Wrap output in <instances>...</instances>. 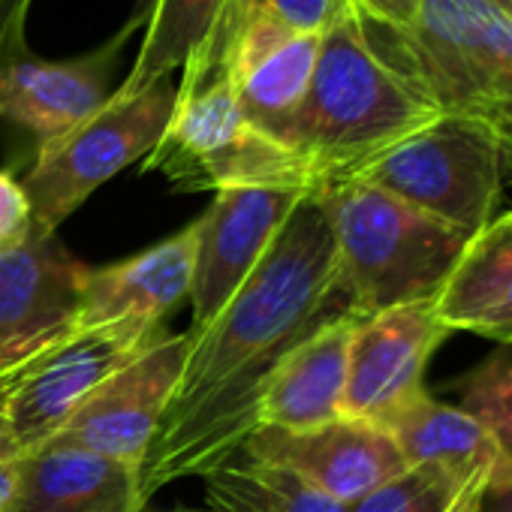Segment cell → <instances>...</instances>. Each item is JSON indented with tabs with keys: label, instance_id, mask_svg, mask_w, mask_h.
<instances>
[{
	"label": "cell",
	"instance_id": "cell-1",
	"mask_svg": "<svg viewBox=\"0 0 512 512\" xmlns=\"http://www.w3.org/2000/svg\"><path fill=\"white\" fill-rule=\"evenodd\" d=\"M341 314L353 311L338 290L335 238L308 193L229 305L202 332L190 329L181 380L139 467L142 503L235 458L260 428V398L281 359Z\"/></svg>",
	"mask_w": 512,
	"mask_h": 512
},
{
	"label": "cell",
	"instance_id": "cell-2",
	"mask_svg": "<svg viewBox=\"0 0 512 512\" xmlns=\"http://www.w3.org/2000/svg\"><path fill=\"white\" fill-rule=\"evenodd\" d=\"M374 55L440 115L485 127L512 184V13L485 0H422L407 28L356 13Z\"/></svg>",
	"mask_w": 512,
	"mask_h": 512
},
{
	"label": "cell",
	"instance_id": "cell-3",
	"mask_svg": "<svg viewBox=\"0 0 512 512\" xmlns=\"http://www.w3.org/2000/svg\"><path fill=\"white\" fill-rule=\"evenodd\" d=\"M437 118L440 112L374 55L353 10L323 34L308 97L284 145L302 160L314 193L359 178Z\"/></svg>",
	"mask_w": 512,
	"mask_h": 512
},
{
	"label": "cell",
	"instance_id": "cell-4",
	"mask_svg": "<svg viewBox=\"0 0 512 512\" xmlns=\"http://www.w3.org/2000/svg\"><path fill=\"white\" fill-rule=\"evenodd\" d=\"M311 196L335 238L338 290L359 317L437 302L470 244V235L362 178Z\"/></svg>",
	"mask_w": 512,
	"mask_h": 512
},
{
	"label": "cell",
	"instance_id": "cell-5",
	"mask_svg": "<svg viewBox=\"0 0 512 512\" xmlns=\"http://www.w3.org/2000/svg\"><path fill=\"white\" fill-rule=\"evenodd\" d=\"M142 172L163 175L175 190L284 187L311 193L296 151L244 118L226 79L175 97L172 118L142 160Z\"/></svg>",
	"mask_w": 512,
	"mask_h": 512
},
{
	"label": "cell",
	"instance_id": "cell-6",
	"mask_svg": "<svg viewBox=\"0 0 512 512\" xmlns=\"http://www.w3.org/2000/svg\"><path fill=\"white\" fill-rule=\"evenodd\" d=\"M163 335V323L139 317L67 332L0 374V428L25 458L49 443L112 374Z\"/></svg>",
	"mask_w": 512,
	"mask_h": 512
},
{
	"label": "cell",
	"instance_id": "cell-7",
	"mask_svg": "<svg viewBox=\"0 0 512 512\" xmlns=\"http://www.w3.org/2000/svg\"><path fill=\"white\" fill-rule=\"evenodd\" d=\"M175 97L178 85L172 76L142 94L109 97L88 121L40 145L31 172L22 178L34 211V232L55 235L100 184L145 160L172 118Z\"/></svg>",
	"mask_w": 512,
	"mask_h": 512
},
{
	"label": "cell",
	"instance_id": "cell-8",
	"mask_svg": "<svg viewBox=\"0 0 512 512\" xmlns=\"http://www.w3.org/2000/svg\"><path fill=\"white\" fill-rule=\"evenodd\" d=\"M359 178L470 238L497 217L506 187L491 133L455 115H440Z\"/></svg>",
	"mask_w": 512,
	"mask_h": 512
},
{
	"label": "cell",
	"instance_id": "cell-9",
	"mask_svg": "<svg viewBox=\"0 0 512 512\" xmlns=\"http://www.w3.org/2000/svg\"><path fill=\"white\" fill-rule=\"evenodd\" d=\"M452 335L437 302L389 308L356 323L341 416L386 425L425 395V371Z\"/></svg>",
	"mask_w": 512,
	"mask_h": 512
},
{
	"label": "cell",
	"instance_id": "cell-10",
	"mask_svg": "<svg viewBox=\"0 0 512 512\" xmlns=\"http://www.w3.org/2000/svg\"><path fill=\"white\" fill-rule=\"evenodd\" d=\"M145 19L148 10L133 16L106 46L79 58L46 61L31 46L0 58V124L28 130L40 148L88 121L115 94L112 79L121 52Z\"/></svg>",
	"mask_w": 512,
	"mask_h": 512
},
{
	"label": "cell",
	"instance_id": "cell-11",
	"mask_svg": "<svg viewBox=\"0 0 512 512\" xmlns=\"http://www.w3.org/2000/svg\"><path fill=\"white\" fill-rule=\"evenodd\" d=\"M190 341V329L181 335L166 332L127 368L112 374L52 440L91 449L139 470L181 380Z\"/></svg>",
	"mask_w": 512,
	"mask_h": 512
},
{
	"label": "cell",
	"instance_id": "cell-12",
	"mask_svg": "<svg viewBox=\"0 0 512 512\" xmlns=\"http://www.w3.org/2000/svg\"><path fill=\"white\" fill-rule=\"evenodd\" d=\"M308 193L284 187H229L217 190L196 217V269L190 287L193 323L202 332L260 266L266 250Z\"/></svg>",
	"mask_w": 512,
	"mask_h": 512
},
{
	"label": "cell",
	"instance_id": "cell-13",
	"mask_svg": "<svg viewBox=\"0 0 512 512\" xmlns=\"http://www.w3.org/2000/svg\"><path fill=\"white\" fill-rule=\"evenodd\" d=\"M238 455L278 464L344 506L407 470L398 443L383 425L347 416L308 431L256 428Z\"/></svg>",
	"mask_w": 512,
	"mask_h": 512
},
{
	"label": "cell",
	"instance_id": "cell-14",
	"mask_svg": "<svg viewBox=\"0 0 512 512\" xmlns=\"http://www.w3.org/2000/svg\"><path fill=\"white\" fill-rule=\"evenodd\" d=\"M85 269L58 235L0 253V374L76 329Z\"/></svg>",
	"mask_w": 512,
	"mask_h": 512
},
{
	"label": "cell",
	"instance_id": "cell-15",
	"mask_svg": "<svg viewBox=\"0 0 512 512\" xmlns=\"http://www.w3.org/2000/svg\"><path fill=\"white\" fill-rule=\"evenodd\" d=\"M320 46L323 34L253 22L223 55L220 79L229 82L244 118L281 145L308 97Z\"/></svg>",
	"mask_w": 512,
	"mask_h": 512
},
{
	"label": "cell",
	"instance_id": "cell-16",
	"mask_svg": "<svg viewBox=\"0 0 512 512\" xmlns=\"http://www.w3.org/2000/svg\"><path fill=\"white\" fill-rule=\"evenodd\" d=\"M196 220L160 244L130 256V260L85 269L76 329H94L118 320L163 323L184 299H190L196 269Z\"/></svg>",
	"mask_w": 512,
	"mask_h": 512
},
{
	"label": "cell",
	"instance_id": "cell-17",
	"mask_svg": "<svg viewBox=\"0 0 512 512\" xmlns=\"http://www.w3.org/2000/svg\"><path fill=\"white\" fill-rule=\"evenodd\" d=\"M359 320L341 314L281 359L260 398V428L308 431L341 419L350 341Z\"/></svg>",
	"mask_w": 512,
	"mask_h": 512
},
{
	"label": "cell",
	"instance_id": "cell-18",
	"mask_svg": "<svg viewBox=\"0 0 512 512\" xmlns=\"http://www.w3.org/2000/svg\"><path fill=\"white\" fill-rule=\"evenodd\" d=\"M139 470L91 449L49 440L28 452L10 512H142Z\"/></svg>",
	"mask_w": 512,
	"mask_h": 512
},
{
	"label": "cell",
	"instance_id": "cell-19",
	"mask_svg": "<svg viewBox=\"0 0 512 512\" xmlns=\"http://www.w3.org/2000/svg\"><path fill=\"white\" fill-rule=\"evenodd\" d=\"M398 443L407 467L437 464L485 491L512 482V464L491 434L458 404H443L428 392L383 425Z\"/></svg>",
	"mask_w": 512,
	"mask_h": 512
},
{
	"label": "cell",
	"instance_id": "cell-20",
	"mask_svg": "<svg viewBox=\"0 0 512 512\" xmlns=\"http://www.w3.org/2000/svg\"><path fill=\"white\" fill-rule=\"evenodd\" d=\"M353 13V0H226L205 46L184 64L178 94L220 82V64L232 40L253 22H272L299 34H326Z\"/></svg>",
	"mask_w": 512,
	"mask_h": 512
},
{
	"label": "cell",
	"instance_id": "cell-21",
	"mask_svg": "<svg viewBox=\"0 0 512 512\" xmlns=\"http://www.w3.org/2000/svg\"><path fill=\"white\" fill-rule=\"evenodd\" d=\"M226 0H154L145 19L139 55L112 97H133L175 70L205 46Z\"/></svg>",
	"mask_w": 512,
	"mask_h": 512
},
{
	"label": "cell",
	"instance_id": "cell-22",
	"mask_svg": "<svg viewBox=\"0 0 512 512\" xmlns=\"http://www.w3.org/2000/svg\"><path fill=\"white\" fill-rule=\"evenodd\" d=\"M205 497L211 512H347L350 506L308 485L296 473L250 458H229L208 470Z\"/></svg>",
	"mask_w": 512,
	"mask_h": 512
},
{
	"label": "cell",
	"instance_id": "cell-23",
	"mask_svg": "<svg viewBox=\"0 0 512 512\" xmlns=\"http://www.w3.org/2000/svg\"><path fill=\"white\" fill-rule=\"evenodd\" d=\"M506 287H512V211L497 214L470 238L458 269L437 296V311L452 332H461V326Z\"/></svg>",
	"mask_w": 512,
	"mask_h": 512
},
{
	"label": "cell",
	"instance_id": "cell-24",
	"mask_svg": "<svg viewBox=\"0 0 512 512\" xmlns=\"http://www.w3.org/2000/svg\"><path fill=\"white\" fill-rule=\"evenodd\" d=\"M485 488L437 464H410L347 512H476Z\"/></svg>",
	"mask_w": 512,
	"mask_h": 512
},
{
	"label": "cell",
	"instance_id": "cell-25",
	"mask_svg": "<svg viewBox=\"0 0 512 512\" xmlns=\"http://www.w3.org/2000/svg\"><path fill=\"white\" fill-rule=\"evenodd\" d=\"M461 410H467L512 464V356H491L461 377Z\"/></svg>",
	"mask_w": 512,
	"mask_h": 512
},
{
	"label": "cell",
	"instance_id": "cell-26",
	"mask_svg": "<svg viewBox=\"0 0 512 512\" xmlns=\"http://www.w3.org/2000/svg\"><path fill=\"white\" fill-rule=\"evenodd\" d=\"M34 232V211L22 181L0 169V253H7L28 241Z\"/></svg>",
	"mask_w": 512,
	"mask_h": 512
},
{
	"label": "cell",
	"instance_id": "cell-27",
	"mask_svg": "<svg viewBox=\"0 0 512 512\" xmlns=\"http://www.w3.org/2000/svg\"><path fill=\"white\" fill-rule=\"evenodd\" d=\"M461 332H473L479 338L497 341L503 347H512V287L500 290L491 302H485L464 326Z\"/></svg>",
	"mask_w": 512,
	"mask_h": 512
},
{
	"label": "cell",
	"instance_id": "cell-28",
	"mask_svg": "<svg viewBox=\"0 0 512 512\" xmlns=\"http://www.w3.org/2000/svg\"><path fill=\"white\" fill-rule=\"evenodd\" d=\"M34 0H0V58L28 49V16Z\"/></svg>",
	"mask_w": 512,
	"mask_h": 512
},
{
	"label": "cell",
	"instance_id": "cell-29",
	"mask_svg": "<svg viewBox=\"0 0 512 512\" xmlns=\"http://www.w3.org/2000/svg\"><path fill=\"white\" fill-rule=\"evenodd\" d=\"M419 7H422V0H353L356 13H362L374 22L392 25V28L413 25Z\"/></svg>",
	"mask_w": 512,
	"mask_h": 512
},
{
	"label": "cell",
	"instance_id": "cell-30",
	"mask_svg": "<svg viewBox=\"0 0 512 512\" xmlns=\"http://www.w3.org/2000/svg\"><path fill=\"white\" fill-rule=\"evenodd\" d=\"M19 467H22V452L13 446L7 431L0 428V512H10L19 488Z\"/></svg>",
	"mask_w": 512,
	"mask_h": 512
},
{
	"label": "cell",
	"instance_id": "cell-31",
	"mask_svg": "<svg viewBox=\"0 0 512 512\" xmlns=\"http://www.w3.org/2000/svg\"><path fill=\"white\" fill-rule=\"evenodd\" d=\"M476 512H512V482L494 491H485Z\"/></svg>",
	"mask_w": 512,
	"mask_h": 512
},
{
	"label": "cell",
	"instance_id": "cell-32",
	"mask_svg": "<svg viewBox=\"0 0 512 512\" xmlns=\"http://www.w3.org/2000/svg\"><path fill=\"white\" fill-rule=\"evenodd\" d=\"M485 4L500 7V10H509V13H512V0H485Z\"/></svg>",
	"mask_w": 512,
	"mask_h": 512
}]
</instances>
